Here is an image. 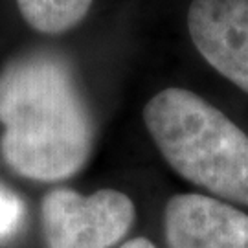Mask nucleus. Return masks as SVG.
Masks as SVG:
<instances>
[{
    "label": "nucleus",
    "mask_w": 248,
    "mask_h": 248,
    "mask_svg": "<svg viewBox=\"0 0 248 248\" xmlns=\"http://www.w3.org/2000/svg\"><path fill=\"white\" fill-rule=\"evenodd\" d=\"M0 151L15 173L39 182L72 177L94 147V120L61 55L30 52L0 70Z\"/></svg>",
    "instance_id": "obj_1"
},
{
    "label": "nucleus",
    "mask_w": 248,
    "mask_h": 248,
    "mask_svg": "<svg viewBox=\"0 0 248 248\" xmlns=\"http://www.w3.org/2000/svg\"><path fill=\"white\" fill-rule=\"evenodd\" d=\"M143 122L180 177L248 206V134L224 112L191 90L169 87L147 101Z\"/></svg>",
    "instance_id": "obj_2"
},
{
    "label": "nucleus",
    "mask_w": 248,
    "mask_h": 248,
    "mask_svg": "<svg viewBox=\"0 0 248 248\" xmlns=\"http://www.w3.org/2000/svg\"><path fill=\"white\" fill-rule=\"evenodd\" d=\"M134 217L133 201L118 189L81 195L57 187L48 191L41 204L48 248H110L131 230Z\"/></svg>",
    "instance_id": "obj_3"
},
{
    "label": "nucleus",
    "mask_w": 248,
    "mask_h": 248,
    "mask_svg": "<svg viewBox=\"0 0 248 248\" xmlns=\"http://www.w3.org/2000/svg\"><path fill=\"white\" fill-rule=\"evenodd\" d=\"M187 30L204 59L248 92V0H193Z\"/></svg>",
    "instance_id": "obj_4"
},
{
    "label": "nucleus",
    "mask_w": 248,
    "mask_h": 248,
    "mask_svg": "<svg viewBox=\"0 0 248 248\" xmlns=\"http://www.w3.org/2000/svg\"><path fill=\"white\" fill-rule=\"evenodd\" d=\"M169 248H248V215L201 193L169 199L164 212Z\"/></svg>",
    "instance_id": "obj_5"
},
{
    "label": "nucleus",
    "mask_w": 248,
    "mask_h": 248,
    "mask_svg": "<svg viewBox=\"0 0 248 248\" xmlns=\"http://www.w3.org/2000/svg\"><path fill=\"white\" fill-rule=\"evenodd\" d=\"M17 6L33 30L57 35L79 24L89 13L92 0H17Z\"/></svg>",
    "instance_id": "obj_6"
},
{
    "label": "nucleus",
    "mask_w": 248,
    "mask_h": 248,
    "mask_svg": "<svg viewBox=\"0 0 248 248\" xmlns=\"http://www.w3.org/2000/svg\"><path fill=\"white\" fill-rule=\"evenodd\" d=\"M24 217V204L13 191L0 186V239L15 233Z\"/></svg>",
    "instance_id": "obj_7"
},
{
    "label": "nucleus",
    "mask_w": 248,
    "mask_h": 248,
    "mask_svg": "<svg viewBox=\"0 0 248 248\" xmlns=\"http://www.w3.org/2000/svg\"><path fill=\"white\" fill-rule=\"evenodd\" d=\"M120 248H155V245L149 239H145V237H136V239L124 243Z\"/></svg>",
    "instance_id": "obj_8"
}]
</instances>
